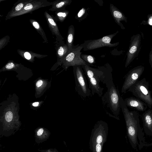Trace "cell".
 <instances>
[{
    "label": "cell",
    "instance_id": "1",
    "mask_svg": "<svg viewBox=\"0 0 152 152\" xmlns=\"http://www.w3.org/2000/svg\"><path fill=\"white\" fill-rule=\"evenodd\" d=\"M120 103L126 122L127 136L132 148L137 151L144 147L152 146V143H148L145 141L143 129L140 125L138 112L135 110L129 111L121 97Z\"/></svg>",
    "mask_w": 152,
    "mask_h": 152
},
{
    "label": "cell",
    "instance_id": "2",
    "mask_svg": "<svg viewBox=\"0 0 152 152\" xmlns=\"http://www.w3.org/2000/svg\"><path fill=\"white\" fill-rule=\"evenodd\" d=\"M107 91L101 97L103 106L109 110L112 114L118 116L121 108V96L118 89L114 85L113 80L106 84Z\"/></svg>",
    "mask_w": 152,
    "mask_h": 152
},
{
    "label": "cell",
    "instance_id": "3",
    "mask_svg": "<svg viewBox=\"0 0 152 152\" xmlns=\"http://www.w3.org/2000/svg\"><path fill=\"white\" fill-rule=\"evenodd\" d=\"M149 83L145 77L139 80L127 91L131 92L136 98L140 99L152 108L151 91L149 89Z\"/></svg>",
    "mask_w": 152,
    "mask_h": 152
},
{
    "label": "cell",
    "instance_id": "4",
    "mask_svg": "<svg viewBox=\"0 0 152 152\" xmlns=\"http://www.w3.org/2000/svg\"><path fill=\"white\" fill-rule=\"evenodd\" d=\"M81 66L87 79L94 77L105 85L113 80V69L109 65L99 67L97 68H92L88 65Z\"/></svg>",
    "mask_w": 152,
    "mask_h": 152
},
{
    "label": "cell",
    "instance_id": "5",
    "mask_svg": "<svg viewBox=\"0 0 152 152\" xmlns=\"http://www.w3.org/2000/svg\"><path fill=\"white\" fill-rule=\"evenodd\" d=\"M75 82V90L82 98L86 99L92 94L81 66H73Z\"/></svg>",
    "mask_w": 152,
    "mask_h": 152
},
{
    "label": "cell",
    "instance_id": "6",
    "mask_svg": "<svg viewBox=\"0 0 152 152\" xmlns=\"http://www.w3.org/2000/svg\"><path fill=\"white\" fill-rule=\"evenodd\" d=\"M118 32L117 31L113 34L105 36L98 39L86 41L83 44L84 50H93L104 47H112L117 46L119 42L111 43V41Z\"/></svg>",
    "mask_w": 152,
    "mask_h": 152
},
{
    "label": "cell",
    "instance_id": "7",
    "mask_svg": "<svg viewBox=\"0 0 152 152\" xmlns=\"http://www.w3.org/2000/svg\"><path fill=\"white\" fill-rule=\"evenodd\" d=\"M144 69V66L140 65L132 69L128 72L122 87V93H126L132 85L139 80Z\"/></svg>",
    "mask_w": 152,
    "mask_h": 152
},
{
    "label": "cell",
    "instance_id": "8",
    "mask_svg": "<svg viewBox=\"0 0 152 152\" xmlns=\"http://www.w3.org/2000/svg\"><path fill=\"white\" fill-rule=\"evenodd\" d=\"M83 47V44L73 48L72 50L64 58V63L66 68L70 66L88 65L80 57L81 54L80 51Z\"/></svg>",
    "mask_w": 152,
    "mask_h": 152
},
{
    "label": "cell",
    "instance_id": "9",
    "mask_svg": "<svg viewBox=\"0 0 152 152\" xmlns=\"http://www.w3.org/2000/svg\"><path fill=\"white\" fill-rule=\"evenodd\" d=\"M141 35L139 34L133 35L131 38L125 66L126 68L138 55L140 49Z\"/></svg>",
    "mask_w": 152,
    "mask_h": 152
},
{
    "label": "cell",
    "instance_id": "10",
    "mask_svg": "<svg viewBox=\"0 0 152 152\" xmlns=\"http://www.w3.org/2000/svg\"><path fill=\"white\" fill-rule=\"evenodd\" d=\"M143 129L145 134L149 136H152V109H149L145 111L141 115Z\"/></svg>",
    "mask_w": 152,
    "mask_h": 152
},
{
    "label": "cell",
    "instance_id": "11",
    "mask_svg": "<svg viewBox=\"0 0 152 152\" xmlns=\"http://www.w3.org/2000/svg\"><path fill=\"white\" fill-rule=\"evenodd\" d=\"M124 100L127 107L135 109L138 111H145L148 107L145 102L137 98L130 97L125 98Z\"/></svg>",
    "mask_w": 152,
    "mask_h": 152
},
{
    "label": "cell",
    "instance_id": "12",
    "mask_svg": "<svg viewBox=\"0 0 152 152\" xmlns=\"http://www.w3.org/2000/svg\"><path fill=\"white\" fill-rule=\"evenodd\" d=\"M110 8L111 14L115 22L121 26V29H125V28L121 21H124L125 22L127 23V18L120 10L113 4H110Z\"/></svg>",
    "mask_w": 152,
    "mask_h": 152
},
{
    "label": "cell",
    "instance_id": "13",
    "mask_svg": "<svg viewBox=\"0 0 152 152\" xmlns=\"http://www.w3.org/2000/svg\"><path fill=\"white\" fill-rule=\"evenodd\" d=\"M88 80L89 87L92 95H94L96 93L99 97H101L103 94L104 88L100 86V82L94 77L88 78Z\"/></svg>",
    "mask_w": 152,
    "mask_h": 152
},
{
    "label": "cell",
    "instance_id": "14",
    "mask_svg": "<svg viewBox=\"0 0 152 152\" xmlns=\"http://www.w3.org/2000/svg\"><path fill=\"white\" fill-rule=\"evenodd\" d=\"M75 28L73 25H71L69 28L67 36V46L69 52L72 49L73 42L75 36Z\"/></svg>",
    "mask_w": 152,
    "mask_h": 152
},
{
    "label": "cell",
    "instance_id": "15",
    "mask_svg": "<svg viewBox=\"0 0 152 152\" xmlns=\"http://www.w3.org/2000/svg\"><path fill=\"white\" fill-rule=\"evenodd\" d=\"M81 58L85 61L87 64H92L95 63V58L94 57L88 55H81Z\"/></svg>",
    "mask_w": 152,
    "mask_h": 152
},
{
    "label": "cell",
    "instance_id": "16",
    "mask_svg": "<svg viewBox=\"0 0 152 152\" xmlns=\"http://www.w3.org/2000/svg\"><path fill=\"white\" fill-rule=\"evenodd\" d=\"M58 54L60 57L65 56V57L69 53L68 46L65 45L60 47L58 50Z\"/></svg>",
    "mask_w": 152,
    "mask_h": 152
},
{
    "label": "cell",
    "instance_id": "17",
    "mask_svg": "<svg viewBox=\"0 0 152 152\" xmlns=\"http://www.w3.org/2000/svg\"><path fill=\"white\" fill-rule=\"evenodd\" d=\"M70 1H71L68 0L61 1L56 5V7L57 8H61L64 6L67 5L69 3H70Z\"/></svg>",
    "mask_w": 152,
    "mask_h": 152
},
{
    "label": "cell",
    "instance_id": "18",
    "mask_svg": "<svg viewBox=\"0 0 152 152\" xmlns=\"http://www.w3.org/2000/svg\"><path fill=\"white\" fill-rule=\"evenodd\" d=\"M13 117V115L12 113L10 111H8L5 115V120L8 122H10L12 120Z\"/></svg>",
    "mask_w": 152,
    "mask_h": 152
},
{
    "label": "cell",
    "instance_id": "19",
    "mask_svg": "<svg viewBox=\"0 0 152 152\" xmlns=\"http://www.w3.org/2000/svg\"><path fill=\"white\" fill-rule=\"evenodd\" d=\"M68 13V12H60L57 14V15L61 20L63 21L67 16Z\"/></svg>",
    "mask_w": 152,
    "mask_h": 152
},
{
    "label": "cell",
    "instance_id": "20",
    "mask_svg": "<svg viewBox=\"0 0 152 152\" xmlns=\"http://www.w3.org/2000/svg\"><path fill=\"white\" fill-rule=\"evenodd\" d=\"M86 9L84 8H82L78 12L77 14V17L78 18L81 17L85 14V12Z\"/></svg>",
    "mask_w": 152,
    "mask_h": 152
},
{
    "label": "cell",
    "instance_id": "21",
    "mask_svg": "<svg viewBox=\"0 0 152 152\" xmlns=\"http://www.w3.org/2000/svg\"><path fill=\"white\" fill-rule=\"evenodd\" d=\"M15 66L14 63L12 62L9 63L7 64L6 66V68L7 69H10Z\"/></svg>",
    "mask_w": 152,
    "mask_h": 152
},
{
    "label": "cell",
    "instance_id": "22",
    "mask_svg": "<svg viewBox=\"0 0 152 152\" xmlns=\"http://www.w3.org/2000/svg\"><path fill=\"white\" fill-rule=\"evenodd\" d=\"M33 7L32 4L30 3H28L25 6L23 9L25 10H28L31 9Z\"/></svg>",
    "mask_w": 152,
    "mask_h": 152
},
{
    "label": "cell",
    "instance_id": "23",
    "mask_svg": "<svg viewBox=\"0 0 152 152\" xmlns=\"http://www.w3.org/2000/svg\"><path fill=\"white\" fill-rule=\"evenodd\" d=\"M23 4L22 3L18 4L16 6L15 9V10L18 11L20 10L23 7Z\"/></svg>",
    "mask_w": 152,
    "mask_h": 152
},
{
    "label": "cell",
    "instance_id": "24",
    "mask_svg": "<svg viewBox=\"0 0 152 152\" xmlns=\"http://www.w3.org/2000/svg\"><path fill=\"white\" fill-rule=\"evenodd\" d=\"M149 63L151 67L152 68V47L149 55Z\"/></svg>",
    "mask_w": 152,
    "mask_h": 152
},
{
    "label": "cell",
    "instance_id": "25",
    "mask_svg": "<svg viewBox=\"0 0 152 152\" xmlns=\"http://www.w3.org/2000/svg\"><path fill=\"white\" fill-rule=\"evenodd\" d=\"M48 20L50 25L53 26H56V25L53 20L51 18H48Z\"/></svg>",
    "mask_w": 152,
    "mask_h": 152
},
{
    "label": "cell",
    "instance_id": "26",
    "mask_svg": "<svg viewBox=\"0 0 152 152\" xmlns=\"http://www.w3.org/2000/svg\"><path fill=\"white\" fill-rule=\"evenodd\" d=\"M102 137L101 135L98 136L96 139V142L97 144H100L102 142Z\"/></svg>",
    "mask_w": 152,
    "mask_h": 152
},
{
    "label": "cell",
    "instance_id": "27",
    "mask_svg": "<svg viewBox=\"0 0 152 152\" xmlns=\"http://www.w3.org/2000/svg\"><path fill=\"white\" fill-rule=\"evenodd\" d=\"M24 56L27 59H30L31 57L30 54L28 52H26L24 53Z\"/></svg>",
    "mask_w": 152,
    "mask_h": 152
},
{
    "label": "cell",
    "instance_id": "28",
    "mask_svg": "<svg viewBox=\"0 0 152 152\" xmlns=\"http://www.w3.org/2000/svg\"><path fill=\"white\" fill-rule=\"evenodd\" d=\"M44 130L42 128L39 129L37 132V134L38 136L41 135L43 132Z\"/></svg>",
    "mask_w": 152,
    "mask_h": 152
},
{
    "label": "cell",
    "instance_id": "29",
    "mask_svg": "<svg viewBox=\"0 0 152 152\" xmlns=\"http://www.w3.org/2000/svg\"><path fill=\"white\" fill-rule=\"evenodd\" d=\"M33 26L36 29H38L39 28V23L36 21H34L32 23Z\"/></svg>",
    "mask_w": 152,
    "mask_h": 152
},
{
    "label": "cell",
    "instance_id": "30",
    "mask_svg": "<svg viewBox=\"0 0 152 152\" xmlns=\"http://www.w3.org/2000/svg\"><path fill=\"white\" fill-rule=\"evenodd\" d=\"M43 83V81L42 80H39L36 83V86L38 87L41 86Z\"/></svg>",
    "mask_w": 152,
    "mask_h": 152
},
{
    "label": "cell",
    "instance_id": "31",
    "mask_svg": "<svg viewBox=\"0 0 152 152\" xmlns=\"http://www.w3.org/2000/svg\"><path fill=\"white\" fill-rule=\"evenodd\" d=\"M148 23L149 24L152 26V16L148 17Z\"/></svg>",
    "mask_w": 152,
    "mask_h": 152
},
{
    "label": "cell",
    "instance_id": "32",
    "mask_svg": "<svg viewBox=\"0 0 152 152\" xmlns=\"http://www.w3.org/2000/svg\"><path fill=\"white\" fill-rule=\"evenodd\" d=\"M39 102H35L33 103L32 104V105L36 107V106H38V105H39Z\"/></svg>",
    "mask_w": 152,
    "mask_h": 152
},
{
    "label": "cell",
    "instance_id": "33",
    "mask_svg": "<svg viewBox=\"0 0 152 152\" xmlns=\"http://www.w3.org/2000/svg\"></svg>",
    "mask_w": 152,
    "mask_h": 152
}]
</instances>
